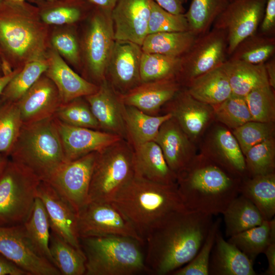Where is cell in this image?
<instances>
[{
  "label": "cell",
  "mask_w": 275,
  "mask_h": 275,
  "mask_svg": "<svg viewBox=\"0 0 275 275\" xmlns=\"http://www.w3.org/2000/svg\"><path fill=\"white\" fill-rule=\"evenodd\" d=\"M213 215L183 210L171 214L145 238V263L149 273L165 275L196 255L213 223Z\"/></svg>",
  "instance_id": "obj_1"
},
{
  "label": "cell",
  "mask_w": 275,
  "mask_h": 275,
  "mask_svg": "<svg viewBox=\"0 0 275 275\" xmlns=\"http://www.w3.org/2000/svg\"><path fill=\"white\" fill-rule=\"evenodd\" d=\"M50 26L27 1L6 0L0 7V55L13 70L46 58Z\"/></svg>",
  "instance_id": "obj_2"
},
{
  "label": "cell",
  "mask_w": 275,
  "mask_h": 275,
  "mask_svg": "<svg viewBox=\"0 0 275 275\" xmlns=\"http://www.w3.org/2000/svg\"><path fill=\"white\" fill-rule=\"evenodd\" d=\"M242 180L199 153L177 174L176 184L186 210L214 215L240 194Z\"/></svg>",
  "instance_id": "obj_3"
},
{
  "label": "cell",
  "mask_w": 275,
  "mask_h": 275,
  "mask_svg": "<svg viewBox=\"0 0 275 275\" xmlns=\"http://www.w3.org/2000/svg\"><path fill=\"white\" fill-rule=\"evenodd\" d=\"M112 202L145 241L148 233L164 219L186 210L176 183L162 184L135 176Z\"/></svg>",
  "instance_id": "obj_4"
},
{
  "label": "cell",
  "mask_w": 275,
  "mask_h": 275,
  "mask_svg": "<svg viewBox=\"0 0 275 275\" xmlns=\"http://www.w3.org/2000/svg\"><path fill=\"white\" fill-rule=\"evenodd\" d=\"M8 157L46 181L66 161L54 117L22 124Z\"/></svg>",
  "instance_id": "obj_5"
},
{
  "label": "cell",
  "mask_w": 275,
  "mask_h": 275,
  "mask_svg": "<svg viewBox=\"0 0 275 275\" xmlns=\"http://www.w3.org/2000/svg\"><path fill=\"white\" fill-rule=\"evenodd\" d=\"M86 258L85 275H133L149 273L137 239L122 236L79 238Z\"/></svg>",
  "instance_id": "obj_6"
},
{
  "label": "cell",
  "mask_w": 275,
  "mask_h": 275,
  "mask_svg": "<svg viewBox=\"0 0 275 275\" xmlns=\"http://www.w3.org/2000/svg\"><path fill=\"white\" fill-rule=\"evenodd\" d=\"M134 176V149L128 141L121 139L97 152L89 201L112 202Z\"/></svg>",
  "instance_id": "obj_7"
},
{
  "label": "cell",
  "mask_w": 275,
  "mask_h": 275,
  "mask_svg": "<svg viewBox=\"0 0 275 275\" xmlns=\"http://www.w3.org/2000/svg\"><path fill=\"white\" fill-rule=\"evenodd\" d=\"M80 75L98 86L105 79L108 62L115 43L111 11L94 7L79 24Z\"/></svg>",
  "instance_id": "obj_8"
},
{
  "label": "cell",
  "mask_w": 275,
  "mask_h": 275,
  "mask_svg": "<svg viewBox=\"0 0 275 275\" xmlns=\"http://www.w3.org/2000/svg\"><path fill=\"white\" fill-rule=\"evenodd\" d=\"M41 180L9 158L0 174V226L23 224L29 217Z\"/></svg>",
  "instance_id": "obj_9"
},
{
  "label": "cell",
  "mask_w": 275,
  "mask_h": 275,
  "mask_svg": "<svg viewBox=\"0 0 275 275\" xmlns=\"http://www.w3.org/2000/svg\"><path fill=\"white\" fill-rule=\"evenodd\" d=\"M228 56L225 33L213 28L197 37L188 51L181 57L177 80L182 87H185L197 77L221 67Z\"/></svg>",
  "instance_id": "obj_10"
},
{
  "label": "cell",
  "mask_w": 275,
  "mask_h": 275,
  "mask_svg": "<svg viewBox=\"0 0 275 275\" xmlns=\"http://www.w3.org/2000/svg\"><path fill=\"white\" fill-rule=\"evenodd\" d=\"M80 237L122 236L145 243L133 226L112 202L89 201L77 212Z\"/></svg>",
  "instance_id": "obj_11"
},
{
  "label": "cell",
  "mask_w": 275,
  "mask_h": 275,
  "mask_svg": "<svg viewBox=\"0 0 275 275\" xmlns=\"http://www.w3.org/2000/svg\"><path fill=\"white\" fill-rule=\"evenodd\" d=\"M0 253L28 275H61L41 253L23 224L0 226Z\"/></svg>",
  "instance_id": "obj_12"
},
{
  "label": "cell",
  "mask_w": 275,
  "mask_h": 275,
  "mask_svg": "<svg viewBox=\"0 0 275 275\" xmlns=\"http://www.w3.org/2000/svg\"><path fill=\"white\" fill-rule=\"evenodd\" d=\"M266 3V0H231L216 19L213 28L225 33L229 57L240 42L257 33Z\"/></svg>",
  "instance_id": "obj_13"
},
{
  "label": "cell",
  "mask_w": 275,
  "mask_h": 275,
  "mask_svg": "<svg viewBox=\"0 0 275 275\" xmlns=\"http://www.w3.org/2000/svg\"><path fill=\"white\" fill-rule=\"evenodd\" d=\"M96 153L64 162L46 181L77 212L89 202V188Z\"/></svg>",
  "instance_id": "obj_14"
},
{
  "label": "cell",
  "mask_w": 275,
  "mask_h": 275,
  "mask_svg": "<svg viewBox=\"0 0 275 275\" xmlns=\"http://www.w3.org/2000/svg\"><path fill=\"white\" fill-rule=\"evenodd\" d=\"M200 153L242 179L247 177L244 156L232 131L214 122L198 143Z\"/></svg>",
  "instance_id": "obj_15"
},
{
  "label": "cell",
  "mask_w": 275,
  "mask_h": 275,
  "mask_svg": "<svg viewBox=\"0 0 275 275\" xmlns=\"http://www.w3.org/2000/svg\"><path fill=\"white\" fill-rule=\"evenodd\" d=\"M169 113L190 139L197 145L214 122L212 105L190 95L182 87L162 108Z\"/></svg>",
  "instance_id": "obj_16"
},
{
  "label": "cell",
  "mask_w": 275,
  "mask_h": 275,
  "mask_svg": "<svg viewBox=\"0 0 275 275\" xmlns=\"http://www.w3.org/2000/svg\"><path fill=\"white\" fill-rule=\"evenodd\" d=\"M141 46L116 40L106 67L105 78L119 94L124 95L141 83Z\"/></svg>",
  "instance_id": "obj_17"
},
{
  "label": "cell",
  "mask_w": 275,
  "mask_h": 275,
  "mask_svg": "<svg viewBox=\"0 0 275 275\" xmlns=\"http://www.w3.org/2000/svg\"><path fill=\"white\" fill-rule=\"evenodd\" d=\"M37 196L47 212L50 230L63 239L81 250L77 230V212L47 182L41 181Z\"/></svg>",
  "instance_id": "obj_18"
},
{
  "label": "cell",
  "mask_w": 275,
  "mask_h": 275,
  "mask_svg": "<svg viewBox=\"0 0 275 275\" xmlns=\"http://www.w3.org/2000/svg\"><path fill=\"white\" fill-rule=\"evenodd\" d=\"M151 0H117L111 11L116 40L141 46L147 35Z\"/></svg>",
  "instance_id": "obj_19"
},
{
  "label": "cell",
  "mask_w": 275,
  "mask_h": 275,
  "mask_svg": "<svg viewBox=\"0 0 275 275\" xmlns=\"http://www.w3.org/2000/svg\"><path fill=\"white\" fill-rule=\"evenodd\" d=\"M54 118L66 161L99 151L122 139L115 134L72 126Z\"/></svg>",
  "instance_id": "obj_20"
},
{
  "label": "cell",
  "mask_w": 275,
  "mask_h": 275,
  "mask_svg": "<svg viewBox=\"0 0 275 275\" xmlns=\"http://www.w3.org/2000/svg\"><path fill=\"white\" fill-rule=\"evenodd\" d=\"M101 131L120 136L127 141L124 119L125 105L121 96L105 78L94 93L84 97Z\"/></svg>",
  "instance_id": "obj_21"
},
{
  "label": "cell",
  "mask_w": 275,
  "mask_h": 275,
  "mask_svg": "<svg viewBox=\"0 0 275 275\" xmlns=\"http://www.w3.org/2000/svg\"><path fill=\"white\" fill-rule=\"evenodd\" d=\"M16 102L23 124L52 117L62 104L57 87L44 73Z\"/></svg>",
  "instance_id": "obj_22"
},
{
  "label": "cell",
  "mask_w": 275,
  "mask_h": 275,
  "mask_svg": "<svg viewBox=\"0 0 275 275\" xmlns=\"http://www.w3.org/2000/svg\"><path fill=\"white\" fill-rule=\"evenodd\" d=\"M47 68L44 74L57 88L62 104L95 93L99 86L84 78L50 46L46 54Z\"/></svg>",
  "instance_id": "obj_23"
},
{
  "label": "cell",
  "mask_w": 275,
  "mask_h": 275,
  "mask_svg": "<svg viewBox=\"0 0 275 275\" xmlns=\"http://www.w3.org/2000/svg\"><path fill=\"white\" fill-rule=\"evenodd\" d=\"M154 142L160 147L168 166L176 176L197 154V144L172 117L162 124Z\"/></svg>",
  "instance_id": "obj_24"
},
{
  "label": "cell",
  "mask_w": 275,
  "mask_h": 275,
  "mask_svg": "<svg viewBox=\"0 0 275 275\" xmlns=\"http://www.w3.org/2000/svg\"><path fill=\"white\" fill-rule=\"evenodd\" d=\"M182 88L177 78L164 79L141 82L121 96L125 105L133 106L150 115L157 116Z\"/></svg>",
  "instance_id": "obj_25"
},
{
  "label": "cell",
  "mask_w": 275,
  "mask_h": 275,
  "mask_svg": "<svg viewBox=\"0 0 275 275\" xmlns=\"http://www.w3.org/2000/svg\"><path fill=\"white\" fill-rule=\"evenodd\" d=\"M256 275L253 263L233 244L216 234L209 264V275Z\"/></svg>",
  "instance_id": "obj_26"
},
{
  "label": "cell",
  "mask_w": 275,
  "mask_h": 275,
  "mask_svg": "<svg viewBox=\"0 0 275 275\" xmlns=\"http://www.w3.org/2000/svg\"><path fill=\"white\" fill-rule=\"evenodd\" d=\"M134 168L135 177L162 184L176 183V175L168 166L154 141L134 149Z\"/></svg>",
  "instance_id": "obj_27"
},
{
  "label": "cell",
  "mask_w": 275,
  "mask_h": 275,
  "mask_svg": "<svg viewBox=\"0 0 275 275\" xmlns=\"http://www.w3.org/2000/svg\"><path fill=\"white\" fill-rule=\"evenodd\" d=\"M42 21L49 26L79 24L94 6L88 0H31Z\"/></svg>",
  "instance_id": "obj_28"
},
{
  "label": "cell",
  "mask_w": 275,
  "mask_h": 275,
  "mask_svg": "<svg viewBox=\"0 0 275 275\" xmlns=\"http://www.w3.org/2000/svg\"><path fill=\"white\" fill-rule=\"evenodd\" d=\"M172 118L169 113L153 116L136 107L125 106L124 119L127 141L133 149L154 141L162 124Z\"/></svg>",
  "instance_id": "obj_29"
},
{
  "label": "cell",
  "mask_w": 275,
  "mask_h": 275,
  "mask_svg": "<svg viewBox=\"0 0 275 275\" xmlns=\"http://www.w3.org/2000/svg\"><path fill=\"white\" fill-rule=\"evenodd\" d=\"M221 67L234 95L244 97L254 89L268 84L264 64L227 59Z\"/></svg>",
  "instance_id": "obj_30"
},
{
  "label": "cell",
  "mask_w": 275,
  "mask_h": 275,
  "mask_svg": "<svg viewBox=\"0 0 275 275\" xmlns=\"http://www.w3.org/2000/svg\"><path fill=\"white\" fill-rule=\"evenodd\" d=\"M184 88L195 99L211 105L221 103L232 94L221 67L197 77Z\"/></svg>",
  "instance_id": "obj_31"
},
{
  "label": "cell",
  "mask_w": 275,
  "mask_h": 275,
  "mask_svg": "<svg viewBox=\"0 0 275 275\" xmlns=\"http://www.w3.org/2000/svg\"><path fill=\"white\" fill-rule=\"evenodd\" d=\"M240 194L253 203L264 220L274 217L275 173L242 179Z\"/></svg>",
  "instance_id": "obj_32"
},
{
  "label": "cell",
  "mask_w": 275,
  "mask_h": 275,
  "mask_svg": "<svg viewBox=\"0 0 275 275\" xmlns=\"http://www.w3.org/2000/svg\"><path fill=\"white\" fill-rule=\"evenodd\" d=\"M197 37L190 31L149 34L141 46L144 52L181 58L188 51Z\"/></svg>",
  "instance_id": "obj_33"
},
{
  "label": "cell",
  "mask_w": 275,
  "mask_h": 275,
  "mask_svg": "<svg viewBox=\"0 0 275 275\" xmlns=\"http://www.w3.org/2000/svg\"><path fill=\"white\" fill-rule=\"evenodd\" d=\"M49 44L80 75L82 66L79 24L50 26Z\"/></svg>",
  "instance_id": "obj_34"
},
{
  "label": "cell",
  "mask_w": 275,
  "mask_h": 275,
  "mask_svg": "<svg viewBox=\"0 0 275 275\" xmlns=\"http://www.w3.org/2000/svg\"><path fill=\"white\" fill-rule=\"evenodd\" d=\"M222 214L228 237L257 226L264 221L253 203L240 194L231 201Z\"/></svg>",
  "instance_id": "obj_35"
},
{
  "label": "cell",
  "mask_w": 275,
  "mask_h": 275,
  "mask_svg": "<svg viewBox=\"0 0 275 275\" xmlns=\"http://www.w3.org/2000/svg\"><path fill=\"white\" fill-rule=\"evenodd\" d=\"M253 263L257 256L275 243V220H264L260 225L229 237Z\"/></svg>",
  "instance_id": "obj_36"
},
{
  "label": "cell",
  "mask_w": 275,
  "mask_h": 275,
  "mask_svg": "<svg viewBox=\"0 0 275 275\" xmlns=\"http://www.w3.org/2000/svg\"><path fill=\"white\" fill-rule=\"evenodd\" d=\"M49 251L54 265L62 275H85L86 258L79 250L51 231Z\"/></svg>",
  "instance_id": "obj_37"
},
{
  "label": "cell",
  "mask_w": 275,
  "mask_h": 275,
  "mask_svg": "<svg viewBox=\"0 0 275 275\" xmlns=\"http://www.w3.org/2000/svg\"><path fill=\"white\" fill-rule=\"evenodd\" d=\"M229 0H191L184 16L189 31L198 37L210 30L218 16L226 8Z\"/></svg>",
  "instance_id": "obj_38"
},
{
  "label": "cell",
  "mask_w": 275,
  "mask_h": 275,
  "mask_svg": "<svg viewBox=\"0 0 275 275\" xmlns=\"http://www.w3.org/2000/svg\"><path fill=\"white\" fill-rule=\"evenodd\" d=\"M274 52V37L256 33L240 42L228 59L261 64L272 58Z\"/></svg>",
  "instance_id": "obj_39"
},
{
  "label": "cell",
  "mask_w": 275,
  "mask_h": 275,
  "mask_svg": "<svg viewBox=\"0 0 275 275\" xmlns=\"http://www.w3.org/2000/svg\"><path fill=\"white\" fill-rule=\"evenodd\" d=\"M180 67L181 58L143 52L140 64L141 82L177 79Z\"/></svg>",
  "instance_id": "obj_40"
},
{
  "label": "cell",
  "mask_w": 275,
  "mask_h": 275,
  "mask_svg": "<svg viewBox=\"0 0 275 275\" xmlns=\"http://www.w3.org/2000/svg\"><path fill=\"white\" fill-rule=\"evenodd\" d=\"M23 225L42 255L54 265L49 248L50 224L44 206L39 198L37 197L32 212Z\"/></svg>",
  "instance_id": "obj_41"
},
{
  "label": "cell",
  "mask_w": 275,
  "mask_h": 275,
  "mask_svg": "<svg viewBox=\"0 0 275 275\" xmlns=\"http://www.w3.org/2000/svg\"><path fill=\"white\" fill-rule=\"evenodd\" d=\"M47 65L46 58L25 64L8 82L0 97L8 101L17 102L45 72Z\"/></svg>",
  "instance_id": "obj_42"
},
{
  "label": "cell",
  "mask_w": 275,
  "mask_h": 275,
  "mask_svg": "<svg viewBox=\"0 0 275 275\" xmlns=\"http://www.w3.org/2000/svg\"><path fill=\"white\" fill-rule=\"evenodd\" d=\"M16 102L0 97V153L8 156L22 125Z\"/></svg>",
  "instance_id": "obj_43"
},
{
  "label": "cell",
  "mask_w": 275,
  "mask_h": 275,
  "mask_svg": "<svg viewBox=\"0 0 275 275\" xmlns=\"http://www.w3.org/2000/svg\"><path fill=\"white\" fill-rule=\"evenodd\" d=\"M212 106L214 121L224 125L231 131L252 121L244 97L232 94L224 101Z\"/></svg>",
  "instance_id": "obj_44"
},
{
  "label": "cell",
  "mask_w": 275,
  "mask_h": 275,
  "mask_svg": "<svg viewBox=\"0 0 275 275\" xmlns=\"http://www.w3.org/2000/svg\"><path fill=\"white\" fill-rule=\"evenodd\" d=\"M244 156L248 177L275 173V137L255 145Z\"/></svg>",
  "instance_id": "obj_45"
},
{
  "label": "cell",
  "mask_w": 275,
  "mask_h": 275,
  "mask_svg": "<svg viewBox=\"0 0 275 275\" xmlns=\"http://www.w3.org/2000/svg\"><path fill=\"white\" fill-rule=\"evenodd\" d=\"M53 116L72 126L101 130L99 123L84 97L61 104Z\"/></svg>",
  "instance_id": "obj_46"
},
{
  "label": "cell",
  "mask_w": 275,
  "mask_h": 275,
  "mask_svg": "<svg viewBox=\"0 0 275 275\" xmlns=\"http://www.w3.org/2000/svg\"><path fill=\"white\" fill-rule=\"evenodd\" d=\"M252 121L275 123V93L268 84L256 88L245 97Z\"/></svg>",
  "instance_id": "obj_47"
},
{
  "label": "cell",
  "mask_w": 275,
  "mask_h": 275,
  "mask_svg": "<svg viewBox=\"0 0 275 275\" xmlns=\"http://www.w3.org/2000/svg\"><path fill=\"white\" fill-rule=\"evenodd\" d=\"M222 219L213 221L199 251L194 258L185 265L175 270L173 275H209V264L211 251Z\"/></svg>",
  "instance_id": "obj_48"
},
{
  "label": "cell",
  "mask_w": 275,
  "mask_h": 275,
  "mask_svg": "<svg viewBox=\"0 0 275 275\" xmlns=\"http://www.w3.org/2000/svg\"><path fill=\"white\" fill-rule=\"evenodd\" d=\"M244 155L255 145L275 137V123L250 121L232 130Z\"/></svg>",
  "instance_id": "obj_49"
},
{
  "label": "cell",
  "mask_w": 275,
  "mask_h": 275,
  "mask_svg": "<svg viewBox=\"0 0 275 275\" xmlns=\"http://www.w3.org/2000/svg\"><path fill=\"white\" fill-rule=\"evenodd\" d=\"M187 31H189V27L184 14H172L151 0L148 34Z\"/></svg>",
  "instance_id": "obj_50"
},
{
  "label": "cell",
  "mask_w": 275,
  "mask_h": 275,
  "mask_svg": "<svg viewBox=\"0 0 275 275\" xmlns=\"http://www.w3.org/2000/svg\"><path fill=\"white\" fill-rule=\"evenodd\" d=\"M260 33L273 36L275 32V0H266L264 15L259 25Z\"/></svg>",
  "instance_id": "obj_51"
},
{
  "label": "cell",
  "mask_w": 275,
  "mask_h": 275,
  "mask_svg": "<svg viewBox=\"0 0 275 275\" xmlns=\"http://www.w3.org/2000/svg\"><path fill=\"white\" fill-rule=\"evenodd\" d=\"M0 275H28L0 253Z\"/></svg>",
  "instance_id": "obj_52"
},
{
  "label": "cell",
  "mask_w": 275,
  "mask_h": 275,
  "mask_svg": "<svg viewBox=\"0 0 275 275\" xmlns=\"http://www.w3.org/2000/svg\"><path fill=\"white\" fill-rule=\"evenodd\" d=\"M166 11L174 14H184V0H153Z\"/></svg>",
  "instance_id": "obj_53"
},
{
  "label": "cell",
  "mask_w": 275,
  "mask_h": 275,
  "mask_svg": "<svg viewBox=\"0 0 275 275\" xmlns=\"http://www.w3.org/2000/svg\"><path fill=\"white\" fill-rule=\"evenodd\" d=\"M264 253L266 256L268 266L264 272L265 275L275 274V243L269 245L265 250Z\"/></svg>",
  "instance_id": "obj_54"
},
{
  "label": "cell",
  "mask_w": 275,
  "mask_h": 275,
  "mask_svg": "<svg viewBox=\"0 0 275 275\" xmlns=\"http://www.w3.org/2000/svg\"><path fill=\"white\" fill-rule=\"evenodd\" d=\"M268 84L275 90V58L272 57L264 63Z\"/></svg>",
  "instance_id": "obj_55"
},
{
  "label": "cell",
  "mask_w": 275,
  "mask_h": 275,
  "mask_svg": "<svg viewBox=\"0 0 275 275\" xmlns=\"http://www.w3.org/2000/svg\"><path fill=\"white\" fill-rule=\"evenodd\" d=\"M93 6L111 11L117 0H88Z\"/></svg>",
  "instance_id": "obj_56"
},
{
  "label": "cell",
  "mask_w": 275,
  "mask_h": 275,
  "mask_svg": "<svg viewBox=\"0 0 275 275\" xmlns=\"http://www.w3.org/2000/svg\"><path fill=\"white\" fill-rule=\"evenodd\" d=\"M21 69L18 68L15 69L11 73L8 75L0 76V95L8 82Z\"/></svg>",
  "instance_id": "obj_57"
},
{
  "label": "cell",
  "mask_w": 275,
  "mask_h": 275,
  "mask_svg": "<svg viewBox=\"0 0 275 275\" xmlns=\"http://www.w3.org/2000/svg\"><path fill=\"white\" fill-rule=\"evenodd\" d=\"M9 157L7 155L0 153V174L6 166Z\"/></svg>",
  "instance_id": "obj_58"
},
{
  "label": "cell",
  "mask_w": 275,
  "mask_h": 275,
  "mask_svg": "<svg viewBox=\"0 0 275 275\" xmlns=\"http://www.w3.org/2000/svg\"><path fill=\"white\" fill-rule=\"evenodd\" d=\"M1 67H2V58H1V56L0 55V73L2 74V73H1Z\"/></svg>",
  "instance_id": "obj_59"
},
{
  "label": "cell",
  "mask_w": 275,
  "mask_h": 275,
  "mask_svg": "<svg viewBox=\"0 0 275 275\" xmlns=\"http://www.w3.org/2000/svg\"><path fill=\"white\" fill-rule=\"evenodd\" d=\"M6 0H0V7L3 5Z\"/></svg>",
  "instance_id": "obj_60"
},
{
  "label": "cell",
  "mask_w": 275,
  "mask_h": 275,
  "mask_svg": "<svg viewBox=\"0 0 275 275\" xmlns=\"http://www.w3.org/2000/svg\"><path fill=\"white\" fill-rule=\"evenodd\" d=\"M10 1H31V0H10Z\"/></svg>",
  "instance_id": "obj_61"
},
{
  "label": "cell",
  "mask_w": 275,
  "mask_h": 275,
  "mask_svg": "<svg viewBox=\"0 0 275 275\" xmlns=\"http://www.w3.org/2000/svg\"><path fill=\"white\" fill-rule=\"evenodd\" d=\"M184 3H186L187 2V0H184Z\"/></svg>",
  "instance_id": "obj_62"
},
{
  "label": "cell",
  "mask_w": 275,
  "mask_h": 275,
  "mask_svg": "<svg viewBox=\"0 0 275 275\" xmlns=\"http://www.w3.org/2000/svg\"><path fill=\"white\" fill-rule=\"evenodd\" d=\"M2 75L0 73V76H1Z\"/></svg>",
  "instance_id": "obj_63"
},
{
  "label": "cell",
  "mask_w": 275,
  "mask_h": 275,
  "mask_svg": "<svg viewBox=\"0 0 275 275\" xmlns=\"http://www.w3.org/2000/svg\"><path fill=\"white\" fill-rule=\"evenodd\" d=\"M229 1H231V0H229Z\"/></svg>",
  "instance_id": "obj_64"
}]
</instances>
